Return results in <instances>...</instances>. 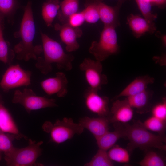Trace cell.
<instances>
[{"mask_svg": "<svg viewBox=\"0 0 166 166\" xmlns=\"http://www.w3.org/2000/svg\"><path fill=\"white\" fill-rule=\"evenodd\" d=\"M110 110L109 116L110 123L119 122L127 123L133 117V108L129 104L126 99L114 100Z\"/></svg>", "mask_w": 166, "mask_h": 166, "instance_id": "4fadbf2b", "label": "cell"}, {"mask_svg": "<svg viewBox=\"0 0 166 166\" xmlns=\"http://www.w3.org/2000/svg\"><path fill=\"white\" fill-rule=\"evenodd\" d=\"M42 129L50 134L51 141L59 144L71 139L76 134H81L84 128L78 123H75L72 118L64 117L61 120H57L54 124L46 121Z\"/></svg>", "mask_w": 166, "mask_h": 166, "instance_id": "5b68a950", "label": "cell"}, {"mask_svg": "<svg viewBox=\"0 0 166 166\" xmlns=\"http://www.w3.org/2000/svg\"><path fill=\"white\" fill-rule=\"evenodd\" d=\"M124 124V137L129 141L127 148L129 152L136 148L146 150L151 148L166 150V137L163 135L151 133L143 126L140 121L132 125L127 123Z\"/></svg>", "mask_w": 166, "mask_h": 166, "instance_id": "3957f363", "label": "cell"}, {"mask_svg": "<svg viewBox=\"0 0 166 166\" xmlns=\"http://www.w3.org/2000/svg\"><path fill=\"white\" fill-rule=\"evenodd\" d=\"M127 23L134 36L138 38L146 33L153 34L156 30L155 23L149 22L139 15L130 14L127 17Z\"/></svg>", "mask_w": 166, "mask_h": 166, "instance_id": "2e32d148", "label": "cell"}, {"mask_svg": "<svg viewBox=\"0 0 166 166\" xmlns=\"http://www.w3.org/2000/svg\"><path fill=\"white\" fill-rule=\"evenodd\" d=\"M113 124V131H108L96 139L99 149L107 151L114 145L120 138L124 137V123L116 122Z\"/></svg>", "mask_w": 166, "mask_h": 166, "instance_id": "e0dca14e", "label": "cell"}, {"mask_svg": "<svg viewBox=\"0 0 166 166\" xmlns=\"http://www.w3.org/2000/svg\"><path fill=\"white\" fill-rule=\"evenodd\" d=\"M1 151H0V160H1Z\"/></svg>", "mask_w": 166, "mask_h": 166, "instance_id": "d590c367", "label": "cell"}, {"mask_svg": "<svg viewBox=\"0 0 166 166\" xmlns=\"http://www.w3.org/2000/svg\"><path fill=\"white\" fill-rule=\"evenodd\" d=\"M12 137H10L2 132H0V151L6 152L12 150L15 147L12 143Z\"/></svg>", "mask_w": 166, "mask_h": 166, "instance_id": "1f68e13d", "label": "cell"}, {"mask_svg": "<svg viewBox=\"0 0 166 166\" xmlns=\"http://www.w3.org/2000/svg\"><path fill=\"white\" fill-rule=\"evenodd\" d=\"M55 30L59 31L62 41L66 45V50L68 52L77 50L80 47L77 39L83 34L82 30L79 27H73L68 23L61 24H56Z\"/></svg>", "mask_w": 166, "mask_h": 166, "instance_id": "7c38bea8", "label": "cell"}, {"mask_svg": "<svg viewBox=\"0 0 166 166\" xmlns=\"http://www.w3.org/2000/svg\"><path fill=\"white\" fill-rule=\"evenodd\" d=\"M155 81L154 78L148 75L138 77L125 87L113 100L128 97L140 93L147 89L148 86Z\"/></svg>", "mask_w": 166, "mask_h": 166, "instance_id": "ac0fdd59", "label": "cell"}, {"mask_svg": "<svg viewBox=\"0 0 166 166\" xmlns=\"http://www.w3.org/2000/svg\"><path fill=\"white\" fill-rule=\"evenodd\" d=\"M0 129L3 132L12 134L16 138L26 137L22 134L8 110L0 100Z\"/></svg>", "mask_w": 166, "mask_h": 166, "instance_id": "ffe728a7", "label": "cell"}, {"mask_svg": "<svg viewBox=\"0 0 166 166\" xmlns=\"http://www.w3.org/2000/svg\"><path fill=\"white\" fill-rule=\"evenodd\" d=\"M166 121L152 116L141 123L148 130L157 132L160 135H163L166 129Z\"/></svg>", "mask_w": 166, "mask_h": 166, "instance_id": "484cf974", "label": "cell"}, {"mask_svg": "<svg viewBox=\"0 0 166 166\" xmlns=\"http://www.w3.org/2000/svg\"><path fill=\"white\" fill-rule=\"evenodd\" d=\"M42 141L36 142L29 139L27 147L18 148L14 147L10 152H5L6 164L10 166H29L35 164L37 159L41 155V145Z\"/></svg>", "mask_w": 166, "mask_h": 166, "instance_id": "8992f818", "label": "cell"}, {"mask_svg": "<svg viewBox=\"0 0 166 166\" xmlns=\"http://www.w3.org/2000/svg\"><path fill=\"white\" fill-rule=\"evenodd\" d=\"M144 18L151 23H153L157 15L151 10L152 6H156L163 9L166 5V0H135Z\"/></svg>", "mask_w": 166, "mask_h": 166, "instance_id": "44dd1931", "label": "cell"}, {"mask_svg": "<svg viewBox=\"0 0 166 166\" xmlns=\"http://www.w3.org/2000/svg\"><path fill=\"white\" fill-rule=\"evenodd\" d=\"M156 35L160 38L162 42L163 46L164 47L166 46V36L165 34H162L160 31H157L156 33Z\"/></svg>", "mask_w": 166, "mask_h": 166, "instance_id": "836d02e7", "label": "cell"}, {"mask_svg": "<svg viewBox=\"0 0 166 166\" xmlns=\"http://www.w3.org/2000/svg\"><path fill=\"white\" fill-rule=\"evenodd\" d=\"M115 28L104 26L98 42L93 41L89 49L96 60L101 62L109 56L118 54L120 48Z\"/></svg>", "mask_w": 166, "mask_h": 166, "instance_id": "277c9868", "label": "cell"}, {"mask_svg": "<svg viewBox=\"0 0 166 166\" xmlns=\"http://www.w3.org/2000/svg\"><path fill=\"white\" fill-rule=\"evenodd\" d=\"M107 152L108 156L112 161L118 163H126L130 159L129 151L118 145H114Z\"/></svg>", "mask_w": 166, "mask_h": 166, "instance_id": "d4e9b609", "label": "cell"}, {"mask_svg": "<svg viewBox=\"0 0 166 166\" xmlns=\"http://www.w3.org/2000/svg\"><path fill=\"white\" fill-rule=\"evenodd\" d=\"M79 6V0H63L60 3V10L57 16L62 24L68 22L69 17L77 12Z\"/></svg>", "mask_w": 166, "mask_h": 166, "instance_id": "7402d4cb", "label": "cell"}, {"mask_svg": "<svg viewBox=\"0 0 166 166\" xmlns=\"http://www.w3.org/2000/svg\"><path fill=\"white\" fill-rule=\"evenodd\" d=\"M152 113L153 116L166 121V99L165 97L163 98L161 102L153 108Z\"/></svg>", "mask_w": 166, "mask_h": 166, "instance_id": "4dcf8cb0", "label": "cell"}, {"mask_svg": "<svg viewBox=\"0 0 166 166\" xmlns=\"http://www.w3.org/2000/svg\"><path fill=\"white\" fill-rule=\"evenodd\" d=\"M153 93L152 90L146 89L140 93L126 97L125 99L133 108L136 109L137 112L143 113L149 111L150 101Z\"/></svg>", "mask_w": 166, "mask_h": 166, "instance_id": "d6986e66", "label": "cell"}, {"mask_svg": "<svg viewBox=\"0 0 166 166\" xmlns=\"http://www.w3.org/2000/svg\"><path fill=\"white\" fill-rule=\"evenodd\" d=\"M98 92L89 87L85 91L83 97L86 106L89 111L99 117H109L110 114L109 98L100 96Z\"/></svg>", "mask_w": 166, "mask_h": 166, "instance_id": "30bf717a", "label": "cell"}, {"mask_svg": "<svg viewBox=\"0 0 166 166\" xmlns=\"http://www.w3.org/2000/svg\"><path fill=\"white\" fill-rule=\"evenodd\" d=\"M68 81L65 74L58 72L56 76L46 79L40 83L44 91L47 94H56L59 97H65L67 94Z\"/></svg>", "mask_w": 166, "mask_h": 166, "instance_id": "8fae6325", "label": "cell"}, {"mask_svg": "<svg viewBox=\"0 0 166 166\" xmlns=\"http://www.w3.org/2000/svg\"><path fill=\"white\" fill-rule=\"evenodd\" d=\"M35 32L32 3L29 1L24 8L21 24L19 33L21 41L14 48V50L18 59L25 61L31 59L37 60L38 56L42 52V45L33 44Z\"/></svg>", "mask_w": 166, "mask_h": 166, "instance_id": "6da1fadb", "label": "cell"}, {"mask_svg": "<svg viewBox=\"0 0 166 166\" xmlns=\"http://www.w3.org/2000/svg\"><path fill=\"white\" fill-rule=\"evenodd\" d=\"M60 2L58 0H46L42 6V15L48 26H52L60 8Z\"/></svg>", "mask_w": 166, "mask_h": 166, "instance_id": "603a6c76", "label": "cell"}, {"mask_svg": "<svg viewBox=\"0 0 166 166\" xmlns=\"http://www.w3.org/2000/svg\"><path fill=\"white\" fill-rule=\"evenodd\" d=\"M109 117L91 118L85 116L79 119L78 123L88 130L96 139L109 131Z\"/></svg>", "mask_w": 166, "mask_h": 166, "instance_id": "5bb4252c", "label": "cell"}, {"mask_svg": "<svg viewBox=\"0 0 166 166\" xmlns=\"http://www.w3.org/2000/svg\"><path fill=\"white\" fill-rule=\"evenodd\" d=\"M85 166H112L113 161L109 158L107 151L99 149L91 161L84 165Z\"/></svg>", "mask_w": 166, "mask_h": 166, "instance_id": "4316f807", "label": "cell"}, {"mask_svg": "<svg viewBox=\"0 0 166 166\" xmlns=\"http://www.w3.org/2000/svg\"><path fill=\"white\" fill-rule=\"evenodd\" d=\"M40 34L44 56L38 57L36 67L45 75L52 71L53 63L56 64L60 69L71 70L74 56L71 54L66 53L59 43L42 32Z\"/></svg>", "mask_w": 166, "mask_h": 166, "instance_id": "7a4b0ae2", "label": "cell"}, {"mask_svg": "<svg viewBox=\"0 0 166 166\" xmlns=\"http://www.w3.org/2000/svg\"><path fill=\"white\" fill-rule=\"evenodd\" d=\"M12 101L22 105L29 113L33 110L57 106L54 99L38 96L32 89L16 90Z\"/></svg>", "mask_w": 166, "mask_h": 166, "instance_id": "52a82bcc", "label": "cell"}, {"mask_svg": "<svg viewBox=\"0 0 166 166\" xmlns=\"http://www.w3.org/2000/svg\"><path fill=\"white\" fill-rule=\"evenodd\" d=\"M0 100H1L0 97Z\"/></svg>", "mask_w": 166, "mask_h": 166, "instance_id": "8d00e7d4", "label": "cell"}, {"mask_svg": "<svg viewBox=\"0 0 166 166\" xmlns=\"http://www.w3.org/2000/svg\"><path fill=\"white\" fill-rule=\"evenodd\" d=\"M18 7L17 0H0V20L13 17Z\"/></svg>", "mask_w": 166, "mask_h": 166, "instance_id": "83f0119b", "label": "cell"}, {"mask_svg": "<svg viewBox=\"0 0 166 166\" xmlns=\"http://www.w3.org/2000/svg\"><path fill=\"white\" fill-rule=\"evenodd\" d=\"M85 9L82 11L85 21L89 23H94L100 19L97 2L85 4Z\"/></svg>", "mask_w": 166, "mask_h": 166, "instance_id": "f546056e", "label": "cell"}, {"mask_svg": "<svg viewBox=\"0 0 166 166\" xmlns=\"http://www.w3.org/2000/svg\"><path fill=\"white\" fill-rule=\"evenodd\" d=\"M139 164L141 166H166V163L161 157L152 151H147L144 157Z\"/></svg>", "mask_w": 166, "mask_h": 166, "instance_id": "f1b7e54d", "label": "cell"}, {"mask_svg": "<svg viewBox=\"0 0 166 166\" xmlns=\"http://www.w3.org/2000/svg\"><path fill=\"white\" fill-rule=\"evenodd\" d=\"M85 4H87L89 3H93V2H102L103 0H85ZM118 1V2L123 4L125 2L129 0H117Z\"/></svg>", "mask_w": 166, "mask_h": 166, "instance_id": "e575fe53", "label": "cell"}, {"mask_svg": "<svg viewBox=\"0 0 166 166\" xmlns=\"http://www.w3.org/2000/svg\"><path fill=\"white\" fill-rule=\"evenodd\" d=\"M2 22L0 20V61L4 63L10 64L14 57L15 53L9 48L8 43L4 38Z\"/></svg>", "mask_w": 166, "mask_h": 166, "instance_id": "cb8c5ba5", "label": "cell"}, {"mask_svg": "<svg viewBox=\"0 0 166 166\" xmlns=\"http://www.w3.org/2000/svg\"><path fill=\"white\" fill-rule=\"evenodd\" d=\"M32 73L23 69L19 64L12 65L6 70L0 82L5 92L16 88L27 86L31 82Z\"/></svg>", "mask_w": 166, "mask_h": 166, "instance_id": "9c48e42d", "label": "cell"}, {"mask_svg": "<svg viewBox=\"0 0 166 166\" xmlns=\"http://www.w3.org/2000/svg\"><path fill=\"white\" fill-rule=\"evenodd\" d=\"M79 67L84 73L90 88L98 91L101 89L102 85L107 84V77L102 73L103 66L101 62L85 58Z\"/></svg>", "mask_w": 166, "mask_h": 166, "instance_id": "ba28073f", "label": "cell"}, {"mask_svg": "<svg viewBox=\"0 0 166 166\" xmlns=\"http://www.w3.org/2000/svg\"><path fill=\"white\" fill-rule=\"evenodd\" d=\"M100 19L104 26L116 28L120 25L119 11L122 4L118 2L116 5L112 7L102 2H97Z\"/></svg>", "mask_w": 166, "mask_h": 166, "instance_id": "9a60e30c", "label": "cell"}, {"mask_svg": "<svg viewBox=\"0 0 166 166\" xmlns=\"http://www.w3.org/2000/svg\"><path fill=\"white\" fill-rule=\"evenodd\" d=\"M85 21L82 11L75 13L69 18L68 23L74 27H78L81 25Z\"/></svg>", "mask_w": 166, "mask_h": 166, "instance_id": "d6a6232c", "label": "cell"}]
</instances>
